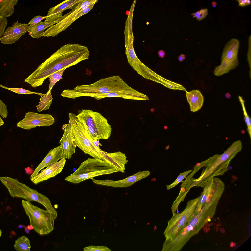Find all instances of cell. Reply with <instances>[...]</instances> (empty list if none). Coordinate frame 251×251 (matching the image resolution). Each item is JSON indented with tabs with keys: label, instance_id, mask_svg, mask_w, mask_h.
I'll list each match as a JSON object with an SVG mask.
<instances>
[{
	"label": "cell",
	"instance_id": "obj_1",
	"mask_svg": "<svg viewBox=\"0 0 251 251\" xmlns=\"http://www.w3.org/2000/svg\"><path fill=\"white\" fill-rule=\"evenodd\" d=\"M89 55V50L85 46L70 43L63 45L38 66L26 80L33 87L40 86L53 73L88 59Z\"/></svg>",
	"mask_w": 251,
	"mask_h": 251
},
{
	"label": "cell",
	"instance_id": "obj_2",
	"mask_svg": "<svg viewBox=\"0 0 251 251\" xmlns=\"http://www.w3.org/2000/svg\"><path fill=\"white\" fill-rule=\"evenodd\" d=\"M242 147L241 141H236L222 154L214 155L197 164L194 168V173H195L201 168L203 167V169L198 178H191L190 179L191 187H202L209 179L224 174L227 171L231 161L241 151Z\"/></svg>",
	"mask_w": 251,
	"mask_h": 251
},
{
	"label": "cell",
	"instance_id": "obj_3",
	"mask_svg": "<svg viewBox=\"0 0 251 251\" xmlns=\"http://www.w3.org/2000/svg\"><path fill=\"white\" fill-rule=\"evenodd\" d=\"M75 89L76 91L83 93H120L137 96L142 98L144 100L149 99L147 95L132 88L119 75L102 78L89 85H77Z\"/></svg>",
	"mask_w": 251,
	"mask_h": 251
},
{
	"label": "cell",
	"instance_id": "obj_4",
	"mask_svg": "<svg viewBox=\"0 0 251 251\" xmlns=\"http://www.w3.org/2000/svg\"><path fill=\"white\" fill-rule=\"evenodd\" d=\"M69 125L74 143L85 154L94 158L102 159L105 152L95 144L85 124L80 121L76 115L70 113L68 114Z\"/></svg>",
	"mask_w": 251,
	"mask_h": 251
},
{
	"label": "cell",
	"instance_id": "obj_5",
	"mask_svg": "<svg viewBox=\"0 0 251 251\" xmlns=\"http://www.w3.org/2000/svg\"><path fill=\"white\" fill-rule=\"evenodd\" d=\"M0 180L12 197L21 198L29 201H36L43 205L46 210L53 215H57L49 199L35 189H33L16 178L7 176H0Z\"/></svg>",
	"mask_w": 251,
	"mask_h": 251
},
{
	"label": "cell",
	"instance_id": "obj_6",
	"mask_svg": "<svg viewBox=\"0 0 251 251\" xmlns=\"http://www.w3.org/2000/svg\"><path fill=\"white\" fill-rule=\"evenodd\" d=\"M118 172L114 167L103 160L89 158L82 162L78 168L65 180L77 184L97 176Z\"/></svg>",
	"mask_w": 251,
	"mask_h": 251
},
{
	"label": "cell",
	"instance_id": "obj_7",
	"mask_svg": "<svg viewBox=\"0 0 251 251\" xmlns=\"http://www.w3.org/2000/svg\"><path fill=\"white\" fill-rule=\"evenodd\" d=\"M78 119L84 123L94 140L108 139L110 137L112 129L107 119L100 113L90 109L78 111Z\"/></svg>",
	"mask_w": 251,
	"mask_h": 251
},
{
	"label": "cell",
	"instance_id": "obj_8",
	"mask_svg": "<svg viewBox=\"0 0 251 251\" xmlns=\"http://www.w3.org/2000/svg\"><path fill=\"white\" fill-rule=\"evenodd\" d=\"M22 204L29 219L30 224L37 233L44 235L53 230L54 221L57 217L49 211L34 205L30 201L22 200Z\"/></svg>",
	"mask_w": 251,
	"mask_h": 251
},
{
	"label": "cell",
	"instance_id": "obj_9",
	"mask_svg": "<svg viewBox=\"0 0 251 251\" xmlns=\"http://www.w3.org/2000/svg\"><path fill=\"white\" fill-rule=\"evenodd\" d=\"M202 210L195 215L185 226L171 241L165 240L162 251H179L193 235L197 234L203 224V213Z\"/></svg>",
	"mask_w": 251,
	"mask_h": 251
},
{
	"label": "cell",
	"instance_id": "obj_10",
	"mask_svg": "<svg viewBox=\"0 0 251 251\" xmlns=\"http://www.w3.org/2000/svg\"><path fill=\"white\" fill-rule=\"evenodd\" d=\"M198 200V197L188 201L183 211L173 215L164 232L165 240H172L188 224L195 215Z\"/></svg>",
	"mask_w": 251,
	"mask_h": 251
},
{
	"label": "cell",
	"instance_id": "obj_11",
	"mask_svg": "<svg viewBox=\"0 0 251 251\" xmlns=\"http://www.w3.org/2000/svg\"><path fill=\"white\" fill-rule=\"evenodd\" d=\"M240 42L236 39L232 38L228 41L224 47L220 65L216 67L213 71L217 76L228 73L238 65V53Z\"/></svg>",
	"mask_w": 251,
	"mask_h": 251
},
{
	"label": "cell",
	"instance_id": "obj_12",
	"mask_svg": "<svg viewBox=\"0 0 251 251\" xmlns=\"http://www.w3.org/2000/svg\"><path fill=\"white\" fill-rule=\"evenodd\" d=\"M134 40L133 39L129 38L125 41V53L128 63L134 70L143 77L157 82V75L142 63L137 56L134 49Z\"/></svg>",
	"mask_w": 251,
	"mask_h": 251
},
{
	"label": "cell",
	"instance_id": "obj_13",
	"mask_svg": "<svg viewBox=\"0 0 251 251\" xmlns=\"http://www.w3.org/2000/svg\"><path fill=\"white\" fill-rule=\"evenodd\" d=\"M98 0H82L70 11V13L55 25L50 26L42 34V36L54 37L65 30L75 21L77 15L84 8L90 4L97 2Z\"/></svg>",
	"mask_w": 251,
	"mask_h": 251
},
{
	"label": "cell",
	"instance_id": "obj_14",
	"mask_svg": "<svg viewBox=\"0 0 251 251\" xmlns=\"http://www.w3.org/2000/svg\"><path fill=\"white\" fill-rule=\"evenodd\" d=\"M55 121L54 118L50 114H41L29 111L26 113L24 118L17 123V126L29 130L37 126H49L52 125Z\"/></svg>",
	"mask_w": 251,
	"mask_h": 251
},
{
	"label": "cell",
	"instance_id": "obj_15",
	"mask_svg": "<svg viewBox=\"0 0 251 251\" xmlns=\"http://www.w3.org/2000/svg\"><path fill=\"white\" fill-rule=\"evenodd\" d=\"M29 25L28 23H21L18 21L13 23L12 26L7 28L0 38L1 42L4 44L14 43L28 32Z\"/></svg>",
	"mask_w": 251,
	"mask_h": 251
},
{
	"label": "cell",
	"instance_id": "obj_16",
	"mask_svg": "<svg viewBox=\"0 0 251 251\" xmlns=\"http://www.w3.org/2000/svg\"><path fill=\"white\" fill-rule=\"evenodd\" d=\"M150 174V172L147 170L140 171L125 179L118 180L108 179L98 180L93 178L91 179L94 183L97 184L114 187H125L129 186L135 182L146 178Z\"/></svg>",
	"mask_w": 251,
	"mask_h": 251
},
{
	"label": "cell",
	"instance_id": "obj_17",
	"mask_svg": "<svg viewBox=\"0 0 251 251\" xmlns=\"http://www.w3.org/2000/svg\"><path fill=\"white\" fill-rule=\"evenodd\" d=\"M66 162V159L63 157L56 163L48 166L41 170L36 176L30 178L31 181L36 184L55 177L62 171Z\"/></svg>",
	"mask_w": 251,
	"mask_h": 251
},
{
	"label": "cell",
	"instance_id": "obj_18",
	"mask_svg": "<svg viewBox=\"0 0 251 251\" xmlns=\"http://www.w3.org/2000/svg\"><path fill=\"white\" fill-rule=\"evenodd\" d=\"M63 145L59 146L50 150L41 162L35 169L31 175L30 178L37 175L42 169L45 167L58 162L63 157Z\"/></svg>",
	"mask_w": 251,
	"mask_h": 251
},
{
	"label": "cell",
	"instance_id": "obj_19",
	"mask_svg": "<svg viewBox=\"0 0 251 251\" xmlns=\"http://www.w3.org/2000/svg\"><path fill=\"white\" fill-rule=\"evenodd\" d=\"M64 133L59 143L63 145V157L68 159L71 158L75 153L77 146L74 143L71 135V130L69 124H65L62 127Z\"/></svg>",
	"mask_w": 251,
	"mask_h": 251
},
{
	"label": "cell",
	"instance_id": "obj_20",
	"mask_svg": "<svg viewBox=\"0 0 251 251\" xmlns=\"http://www.w3.org/2000/svg\"><path fill=\"white\" fill-rule=\"evenodd\" d=\"M126 154L120 151L112 153L105 152L102 160L113 166L118 172L124 173L125 165L128 162Z\"/></svg>",
	"mask_w": 251,
	"mask_h": 251
},
{
	"label": "cell",
	"instance_id": "obj_21",
	"mask_svg": "<svg viewBox=\"0 0 251 251\" xmlns=\"http://www.w3.org/2000/svg\"><path fill=\"white\" fill-rule=\"evenodd\" d=\"M81 0H66L54 7L50 8L48 12L47 17L44 22H50L56 20L60 17L57 15L62 13L67 9H71Z\"/></svg>",
	"mask_w": 251,
	"mask_h": 251
},
{
	"label": "cell",
	"instance_id": "obj_22",
	"mask_svg": "<svg viewBox=\"0 0 251 251\" xmlns=\"http://www.w3.org/2000/svg\"><path fill=\"white\" fill-rule=\"evenodd\" d=\"M187 102L190 107L191 111L195 112L200 109L204 102V97L199 90L196 89L189 92L186 91Z\"/></svg>",
	"mask_w": 251,
	"mask_h": 251
},
{
	"label": "cell",
	"instance_id": "obj_23",
	"mask_svg": "<svg viewBox=\"0 0 251 251\" xmlns=\"http://www.w3.org/2000/svg\"><path fill=\"white\" fill-rule=\"evenodd\" d=\"M62 19H61L48 22L41 21L33 26L29 27L28 31V34L33 38H38L42 36V34L46 29L57 23Z\"/></svg>",
	"mask_w": 251,
	"mask_h": 251
},
{
	"label": "cell",
	"instance_id": "obj_24",
	"mask_svg": "<svg viewBox=\"0 0 251 251\" xmlns=\"http://www.w3.org/2000/svg\"><path fill=\"white\" fill-rule=\"evenodd\" d=\"M84 96L93 97L97 100L107 97H117L121 98L124 99H129L134 100H143L140 98L132 95L123 93H86L83 94Z\"/></svg>",
	"mask_w": 251,
	"mask_h": 251
},
{
	"label": "cell",
	"instance_id": "obj_25",
	"mask_svg": "<svg viewBox=\"0 0 251 251\" xmlns=\"http://www.w3.org/2000/svg\"><path fill=\"white\" fill-rule=\"evenodd\" d=\"M18 0H0V17H7L14 13V6Z\"/></svg>",
	"mask_w": 251,
	"mask_h": 251
},
{
	"label": "cell",
	"instance_id": "obj_26",
	"mask_svg": "<svg viewBox=\"0 0 251 251\" xmlns=\"http://www.w3.org/2000/svg\"><path fill=\"white\" fill-rule=\"evenodd\" d=\"M51 90L48 91L45 95L41 96L39 104L36 106L38 111L40 112L49 108L52 103L53 99Z\"/></svg>",
	"mask_w": 251,
	"mask_h": 251
},
{
	"label": "cell",
	"instance_id": "obj_27",
	"mask_svg": "<svg viewBox=\"0 0 251 251\" xmlns=\"http://www.w3.org/2000/svg\"><path fill=\"white\" fill-rule=\"evenodd\" d=\"M15 249L19 251H30V241L28 237L23 235L15 240L14 245Z\"/></svg>",
	"mask_w": 251,
	"mask_h": 251
},
{
	"label": "cell",
	"instance_id": "obj_28",
	"mask_svg": "<svg viewBox=\"0 0 251 251\" xmlns=\"http://www.w3.org/2000/svg\"><path fill=\"white\" fill-rule=\"evenodd\" d=\"M238 98L239 101L242 106L244 116V119L247 126V131L249 135L250 139L251 140V119L250 117L248 114L245 105V101L243 99L242 97L240 96H238Z\"/></svg>",
	"mask_w": 251,
	"mask_h": 251
},
{
	"label": "cell",
	"instance_id": "obj_29",
	"mask_svg": "<svg viewBox=\"0 0 251 251\" xmlns=\"http://www.w3.org/2000/svg\"><path fill=\"white\" fill-rule=\"evenodd\" d=\"M66 69H64L56 72L48 77L50 82L49 84L48 91L52 90V88L56 83L60 79H63L62 75Z\"/></svg>",
	"mask_w": 251,
	"mask_h": 251
},
{
	"label": "cell",
	"instance_id": "obj_30",
	"mask_svg": "<svg viewBox=\"0 0 251 251\" xmlns=\"http://www.w3.org/2000/svg\"><path fill=\"white\" fill-rule=\"evenodd\" d=\"M0 86L3 88L7 89L18 94H33L38 95L41 96L44 95L45 94L40 93L31 91L28 90L24 89L22 88H9L1 84L0 85Z\"/></svg>",
	"mask_w": 251,
	"mask_h": 251
},
{
	"label": "cell",
	"instance_id": "obj_31",
	"mask_svg": "<svg viewBox=\"0 0 251 251\" xmlns=\"http://www.w3.org/2000/svg\"><path fill=\"white\" fill-rule=\"evenodd\" d=\"M193 171L192 170H190L185 171L183 173H180L179 175L175 180L171 184L166 185V187L168 190L174 187L179 183L183 181V179L186 177V176L189 173Z\"/></svg>",
	"mask_w": 251,
	"mask_h": 251
},
{
	"label": "cell",
	"instance_id": "obj_32",
	"mask_svg": "<svg viewBox=\"0 0 251 251\" xmlns=\"http://www.w3.org/2000/svg\"><path fill=\"white\" fill-rule=\"evenodd\" d=\"M208 14V10L207 8H203L196 12L192 13L191 15L193 18H196L198 21H201L205 18Z\"/></svg>",
	"mask_w": 251,
	"mask_h": 251
},
{
	"label": "cell",
	"instance_id": "obj_33",
	"mask_svg": "<svg viewBox=\"0 0 251 251\" xmlns=\"http://www.w3.org/2000/svg\"><path fill=\"white\" fill-rule=\"evenodd\" d=\"M84 250L85 251H111V250L105 246H94L91 245L84 248Z\"/></svg>",
	"mask_w": 251,
	"mask_h": 251
},
{
	"label": "cell",
	"instance_id": "obj_34",
	"mask_svg": "<svg viewBox=\"0 0 251 251\" xmlns=\"http://www.w3.org/2000/svg\"><path fill=\"white\" fill-rule=\"evenodd\" d=\"M8 22L6 17H0V37L3 35L7 25Z\"/></svg>",
	"mask_w": 251,
	"mask_h": 251
},
{
	"label": "cell",
	"instance_id": "obj_35",
	"mask_svg": "<svg viewBox=\"0 0 251 251\" xmlns=\"http://www.w3.org/2000/svg\"><path fill=\"white\" fill-rule=\"evenodd\" d=\"M95 3H93L91 4L83 9L77 15L75 19V21L82 16L87 14L93 8L94 6Z\"/></svg>",
	"mask_w": 251,
	"mask_h": 251
},
{
	"label": "cell",
	"instance_id": "obj_36",
	"mask_svg": "<svg viewBox=\"0 0 251 251\" xmlns=\"http://www.w3.org/2000/svg\"><path fill=\"white\" fill-rule=\"evenodd\" d=\"M248 48L247 53V60L250 69L249 71L250 78H251V35L249 37L248 40Z\"/></svg>",
	"mask_w": 251,
	"mask_h": 251
},
{
	"label": "cell",
	"instance_id": "obj_37",
	"mask_svg": "<svg viewBox=\"0 0 251 251\" xmlns=\"http://www.w3.org/2000/svg\"><path fill=\"white\" fill-rule=\"evenodd\" d=\"M47 17V16H42L40 15L35 16L28 23L29 25V27L33 26L41 21L43 19H46Z\"/></svg>",
	"mask_w": 251,
	"mask_h": 251
},
{
	"label": "cell",
	"instance_id": "obj_38",
	"mask_svg": "<svg viewBox=\"0 0 251 251\" xmlns=\"http://www.w3.org/2000/svg\"><path fill=\"white\" fill-rule=\"evenodd\" d=\"M8 112L6 105L0 100V114L3 118H6Z\"/></svg>",
	"mask_w": 251,
	"mask_h": 251
},
{
	"label": "cell",
	"instance_id": "obj_39",
	"mask_svg": "<svg viewBox=\"0 0 251 251\" xmlns=\"http://www.w3.org/2000/svg\"><path fill=\"white\" fill-rule=\"evenodd\" d=\"M247 0H237L239 6L243 7L247 6Z\"/></svg>",
	"mask_w": 251,
	"mask_h": 251
},
{
	"label": "cell",
	"instance_id": "obj_40",
	"mask_svg": "<svg viewBox=\"0 0 251 251\" xmlns=\"http://www.w3.org/2000/svg\"><path fill=\"white\" fill-rule=\"evenodd\" d=\"M158 54L159 56L161 58H163L165 54V52L163 50H160L158 52Z\"/></svg>",
	"mask_w": 251,
	"mask_h": 251
},
{
	"label": "cell",
	"instance_id": "obj_41",
	"mask_svg": "<svg viewBox=\"0 0 251 251\" xmlns=\"http://www.w3.org/2000/svg\"><path fill=\"white\" fill-rule=\"evenodd\" d=\"M178 58L179 61L180 62H182L185 59V56L184 54H182L178 56Z\"/></svg>",
	"mask_w": 251,
	"mask_h": 251
},
{
	"label": "cell",
	"instance_id": "obj_42",
	"mask_svg": "<svg viewBox=\"0 0 251 251\" xmlns=\"http://www.w3.org/2000/svg\"><path fill=\"white\" fill-rule=\"evenodd\" d=\"M99 139H98L97 140H94L95 144L96 145L98 148H100L99 147V146H101V144L99 142Z\"/></svg>",
	"mask_w": 251,
	"mask_h": 251
},
{
	"label": "cell",
	"instance_id": "obj_43",
	"mask_svg": "<svg viewBox=\"0 0 251 251\" xmlns=\"http://www.w3.org/2000/svg\"><path fill=\"white\" fill-rule=\"evenodd\" d=\"M217 5V3L215 1H213L212 2V5L213 8L215 7Z\"/></svg>",
	"mask_w": 251,
	"mask_h": 251
},
{
	"label": "cell",
	"instance_id": "obj_44",
	"mask_svg": "<svg viewBox=\"0 0 251 251\" xmlns=\"http://www.w3.org/2000/svg\"><path fill=\"white\" fill-rule=\"evenodd\" d=\"M27 227L29 230H32L33 229V228L32 226L30 224V225H28Z\"/></svg>",
	"mask_w": 251,
	"mask_h": 251
},
{
	"label": "cell",
	"instance_id": "obj_45",
	"mask_svg": "<svg viewBox=\"0 0 251 251\" xmlns=\"http://www.w3.org/2000/svg\"><path fill=\"white\" fill-rule=\"evenodd\" d=\"M4 124V122L2 120V118L1 117H0V126H1L2 125Z\"/></svg>",
	"mask_w": 251,
	"mask_h": 251
},
{
	"label": "cell",
	"instance_id": "obj_46",
	"mask_svg": "<svg viewBox=\"0 0 251 251\" xmlns=\"http://www.w3.org/2000/svg\"><path fill=\"white\" fill-rule=\"evenodd\" d=\"M25 232L27 234H28L30 232V230L28 229L26 227L25 228Z\"/></svg>",
	"mask_w": 251,
	"mask_h": 251
},
{
	"label": "cell",
	"instance_id": "obj_47",
	"mask_svg": "<svg viewBox=\"0 0 251 251\" xmlns=\"http://www.w3.org/2000/svg\"><path fill=\"white\" fill-rule=\"evenodd\" d=\"M225 96L227 98H229L231 97V95L229 93H226L225 94Z\"/></svg>",
	"mask_w": 251,
	"mask_h": 251
},
{
	"label": "cell",
	"instance_id": "obj_48",
	"mask_svg": "<svg viewBox=\"0 0 251 251\" xmlns=\"http://www.w3.org/2000/svg\"><path fill=\"white\" fill-rule=\"evenodd\" d=\"M26 227V226L25 225H19L18 226V228H25Z\"/></svg>",
	"mask_w": 251,
	"mask_h": 251
},
{
	"label": "cell",
	"instance_id": "obj_49",
	"mask_svg": "<svg viewBox=\"0 0 251 251\" xmlns=\"http://www.w3.org/2000/svg\"><path fill=\"white\" fill-rule=\"evenodd\" d=\"M251 4V0H247V5H249Z\"/></svg>",
	"mask_w": 251,
	"mask_h": 251
},
{
	"label": "cell",
	"instance_id": "obj_50",
	"mask_svg": "<svg viewBox=\"0 0 251 251\" xmlns=\"http://www.w3.org/2000/svg\"><path fill=\"white\" fill-rule=\"evenodd\" d=\"M1 233H1V230H0V237L1 236Z\"/></svg>",
	"mask_w": 251,
	"mask_h": 251
}]
</instances>
